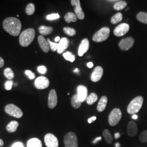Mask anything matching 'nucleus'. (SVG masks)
Masks as SVG:
<instances>
[{"instance_id":"obj_1","label":"nucleus","mask_w":147,"mask_h":147,"mask_svg":"<svg viewBox=\"0 0 147 147\" xmlns=\"http://www.w3.org/2000/svg\"><path fill=\"white\" fill-rule=\"evenodd\" d=\"M21 27V21L16 18L9 17L3 21L4 30L9 34L14 37H16L20 34Z\"/></svg>"},{"instance_id":"obj_2","label":"nucleus","mask_w":147,"mask_h":147,"mask_svg":"<svg viewBox=\"0 0 147 147\" xmlns=\"http://www.w3.org/2000/svg\"><path fill=\"white\" fill-rule=\"evenodd\" d=\"M36 35L35 30L33 28H28L21 32L19 37V43L23 47L29 46L34 39Z\"/></svg>"},{"instance_id":"obj_3","label":"nucleus","mask_w":147,"mask_h":147,"mask_svg":"<svg viewBox=\"0 0 147 147\" xmlns=\"http://www.w3.org/2000/svg\"><path fill=\"white\" fill-rule=\"evenodd\" d=\"M143 103V98L139 96L134 98L128 105L127 111L129 114L134 115L139 112L142 107Z\"/></svg>"},{"instance_id":"obj_4","label":"nucleus","mask_w":147,"mask_h":147,"mask_svg":"<svg viewBox=\"0 0 147 147\" xmlns=\"http://www.w3.org/2000/svg\"><path fill=\"white\" fill-rule=\"evenodd\" d=\"M110 30L109 27H103L96 32L92 37L95 42H102L106 40L110 36Z\"/></svg>"},{"instance_id":"obj_5","label":"nucleus","mask_w":147,"mask_h":147,"mask_svg":"<svg viewBox=\"0 0 147 147\" xmlns=\"http://www.w3.org/2000/svg\"><path fill=\"white\" fill-rule=\"evenodd\" d=\"M65 147H78V140L76 134L73 132H69L64 137Z\"/></svg>"},{"instance_id":"obj_6","label":"nucleus","mask_w":147,"mask_h":147,"mask_svg":"<svg viewBox=\"0 0 147 147\" xmlns=\"http://www.w3.org/2000/svg\"><path fill=\"white\" fill-rule=\"evenodd\" d=\"M5 111L8 115L16 118H20L23 116V112L21 109L12 104L6 105Z\"/></svg>"},{"instance_id":"obj_7","label":"nucleus","mask_w":147,"mask_h":147,"mask_svg":"<svg viewBox=\"0 0 147 147\" xmlns=\"http://www.w3.org/2000/svg\"><path fill=\"white\" fill-rule=\"evenodd\" d=\"M121 112L119 109H114L111 112L109 117V123L111 126H116L118 124L121 118Z\"/></svg>"},{"instance_id":"obj_8","label":"nucleus","mask_w":147,"mask_h":147,"mask_svg":"<svg viewBox=\"0 0 147 147\" xmlns=\"http://www.w3.org/2000/svg\"><path fill=\"white\" fill-rule=\"evenodd\" d=\"M50 85V81L47 78L40 76L36 79L34 81V86L38 89H44L47 88Z\"/></svg>"},{"instance_id":"obj_9","label":"nucleus","mask_w":147,"mask_h":147,"mask_svg":"<svg viewBox=\"0 0 147 147\" xmlns=\"http://www.w3.org/2000/svg\"><path fill=\"white\" fill-rule=\"evenodd\" d=\"M44 141L47 147H58L59 146L57 138L50 133L45 136Z\"/></svg>"},{"instance_id":"obj_10","label":"nucleus","mask_w":147,"mask_h":147,"mask_svg":"<svg viewBox=\"0 0 147 147\" xmlns=\"http://www.w3.org/2000/svg\"><path fill=\"white\" fill-rule=\"evenodd\" d=\"M134 39L132 37H127L121 39L119 42V47L121 50L127 51L132 47L134 44Z\"/></svg>"},{"instance_id":"obj_11","label":"nucleus","mask_w":147,"mask_h":147,"mask_svg":"<svg viewBox=\"0 0 147 147\" xmlns=\"http://www.w3.org/2000/svg\"><path fill=\"white\" fill-rule=\"evenodd\" d=\"M130 26L126 23H123L116 27L113 31L114 34L117 37H121L126 34L129 31Z\"/></svg>"},{"instance_id":"obj_12","label":"nucleus","mask_w":147,"mask_h":147,"mask_svg":"<svg viewBox=\"0 0 147 147\" xmlns=\"http://www.w3.org/2000/svg\"><path fill=\"white\" fill-rule=\"evenodd\" d=\"M57 104V95L55 89L50 90L48 96V106L50 109H54Z\"/></svg>"},{"instance_id":"obj_13","label":"nucleus","mask_w":147,"mask_h":147,"mask_svg":"<svg viewBox=\"0 0 147 147\" xmlns=\"http://www.w3.org/2000/svg\"><path fill=\"white\" fill-rule=\"evenodd\" d=\"M71 3L75 7V13L77 18L80 20H83L84 18V14L81 7L80 1L79 0H71Z\"/></svg>"},{"instance_id":"obj_14","label":"nucleus","mask_w":147,"mask_h":147,"mask_svg":"<svg viewBox=\"0 0 147 147\" xmlns=\"http://www.w3.org/2000/svg\"><path fill=\"white\" fill-rule=\"evenodd\" d=\"M77 95L79 100L82 102L87 99L88 90L86 87L83 85H80L77 88Z\"/></svg>"},{"instance_id":"obj_15","label":"nucleus","mask_w":147,"mask_h":147,"mask_svg":"<svg viewBox=\"0 0 147 147\" xmlns=\"http://www.w3.org/2000/svg\"><path fill=\"white\" fill-rule=\"evenodd\" d=\"M103 72H104V70L100 66L96 67L91 75V77H90L91 80L94 82L99 81L102 76Z\"/></svg>"},{"instance_id":"obj_16","label":"nucleus","mask_w":147,"mask_h":147,"mask_svg":"<svg viewBox=\"0 0 147 147\" xmlns=\"http://www.w3.org/2000/svg\"><path fill=\"white\" fill-rule=\"evenodd\" d=\"M89 40L86 38L83 39L79 46V51H78L79 56L81 57L84 55L85 53H87L89 49Z\"/></svg>"},{"instance_id":"obj_17","label":"nucleus","mask_w":147,"mask_h":147,"mask_svg":"<svg viewBox=\"0 0 147 147\" xmlns=\"http://www.w3.org/2000/svg\"><path fill=\"white\" fill-rule=\"evenodd\" d=\"M69 45V40L67 38L63 37L61 39L59 42L58 43V48H57V53L59 54L63 53L64 50H65Z\"/></svg>"},{"instance_id":"obj_18","label":"nucleus","mask_w":147,"mask_h":147,"mask_svg":"<svg viewBox=\"0 0 147 147\" xmlns=\"http://www.w3.org/2000/svg\"><path fill=\"white\" fill-rule=\"evenodd\" d=\"M38 41L42 51L45 53H49L50 47L47 40L42 36H39L38 38Z\"/></svg>"},{"instance_id":"obj_19","label":"nucleus","mask_w":147,"mask_h":147,"mask_svg":"<svg viewBox=\"0 0 147 147\" xmlns=\"http://www.w3.org/2000/svg\"><path fill=\"white\" fill-rule=\"evenodd\" d=\"M127 132L129 136H135L138 132V128L136 124L134 121H130L127 127Z\"/></svg>"},{"instance_id":"obj_20","label":"nucleus","mask_w":147,"mask_h":147,"mask_svg":"<svg viewBox=\"0 0 147 147\" xmlns=\"http://www.w3.org/2000/svg\"><path fill=\"white\" fill-rule=\"evenodd\" d=\"M107 98L106 96H102L98 102L97 106V110L99 112H102L105 110L107 103Z\"/></svg>"},{"instance_id":"obj_21","label":"nucleus","mask_w":147,"mask_h":147,"mask_svg":"<svg viewBox=\"0 0 147 147\" xmlns=\"http://www.w3.org/2000/svg\"><path fill=\"white\" fill-rule=\"evenodd\" d=\"M27 147H42V143L37 138H32L27 143Z\"/></svg>"},{"instance_id":"obj_22","label":"nucleus","mask_w":147,"mask_h":147,"mask_svg":"<svg viewBox=\"0 0 147 147\" xmlns=\"http://www.w3.org/2000/svg\"><path fill=\"white\" fill-rule=\"evenodd\" d=\"M19 126V123L15 121H11L7 125L6 129L7 131L9 133L14 132L17 130V129Z\"/></svg>"},{"instance_id":"obj_23","label":"nucleus","mask_w":147,"mask_h":147,"mask_svg":"<svg viewBox=\"0 0 147 147\" xmlns=\"http://www.w3.org/2000/svg\"><path fill=\"white\" fill-rule=\"evenodd\" d=\"M53 31L52 27H47L46 26H40L39 27V32L43 36H47L51 34Z\"/></svg>"},{"instance_id":"obj_24","label":"nucleus","mask_w":147,"mask_h":147,"mask_svg":"<svg viewBox=\"0 0 147 147\" xmlns=\"http://www.w3.org/2000/svg\"><path fill=\"white\" fill-rule=\"evenodd\" d=\"M64 20L67 23H70L71 22H76L78 20L76 16L71 12H68L64 16Z\"/></svg>"},{"instance_id":"obj_25","label":"nucleus","mask_w":147,"mask_h":147,"mask_svg":"<svg viewBox=\"0 0 147 147\" xmlns=\"http://www.w3.org/2000/svg\"><path fill=\"white\" fill-rule=\"evenodd\" d=\"M71 103L73 107L75 109H79V107L81 106L82 102L79 100L77 94L74 95L72 96L71 99Z\"/></svg>"},{"instance_id":"obj_26","label":"nucleus","mask_w":147,"mask_h":147,"mask_svg":"<svg viewBox=\"0 0 147 147\" xmlns=\"http://www.w3.org/2000/svg\"><path fill=\"white\" fill-rule=\"evenodd\" d=\"M127 5V3L124 1H118L113 5V8L117 11H121L125 8Z\"/></svg>"},{"instance_id":"obj_27","label":"nucleus","mask_w":147,"mask_h":147,"mask_svg":"<svg viewBox=\"0 0 147 147\" xmlns=\"http://www.w3.org/2000/svg\"><path fill=\"white\" fill-rule=\"evenodd\" d=\"M98 100V95L94 93H92L89 94L86 99V101L88 105H93Z\"/></svg>"},{"instance_id":"obj_28","label":"nucleus","mask_w":147,"mask_h":147,"mask_svg":"<svg viewBox=\"0 0 147 147\" xmlns=\"http://www.w3.org/2000/svg\"><path fill=\"white\" fill-rule=\"evenodd\" d=\"M102 135H103V136L105 138L106 142L109 144H111L112 142H113V137L112 136L110 131L108 130L107 129H105V130L103 131Z\"/></svg>"},{"instance_id":"obj_29","label":"nucleus","mask_w":147,"mask_h":147,"mask_svg":"<svg viewBox=\"0 0 147 147\" xmlns=\"http://www.w3.org/2000/svg\"><path fill=\"white\" fill-rule=\"evenodd\" d=\"M123 19V15L121 13H117L115 15L113 16L111 19V22L112 24H116L121 22Z\"/></svg>"},{"instance_id":"obj_30","label":"nucleus","mask_w":147,"mask_h":147,"mask_svg":"<svg viewBox=\"0 0 147 147\" xmlns=\"http://www.w3.org/2000/svg\"><path fill=\"white\" fill-rule=\"evenodd\" d=\"M3 74H4V75L5 78L7 79H8L9 80H11L14 79V78L15 76L13 71L10 68H5L4 70Z\"/></svg>"},{"instance_id":"obj_31","label":"nucleus","mask_w":147,"mask_h":147,"mask_svg":"<svg viewBox=\"0 0 147 147\" xmlns=\"http://www.w3.org/2000/svg\"><path fill=\"white\" fill-rule=\"evenodd\" d=\"M137 20L142 23L147 24V13L146 12H140L136 16Z\"/></svg>"},{"instance_id":"obj_32","label":"nucleus","mask_w":147,"mask_h":147,"mask_svg":"<svg viewBox=\"0 0 147 147\" xmlns=\"http://www.w3.org/2000/svg\"><path fill=\"white\" fill-rule=\"evenodd\" d=\"M35 5L33 3H29L26 7V13L28 16H31L35 11Z\"/></svg>"},{"instance_id":"obj_33","label":"nucleus","mask_w":147,"mask_h":147,"mask_svg":"<svg viewBox=\"0 0 147 147\" xmlns=\"http://www.w3.org/2000/svg\"><path fill=\"white\" fill-rule=\"evenodd\" d=\"M63 56L64 58H65L67 61H70V62H73L75 59V56L72 54V53L69 51L64 53Z\"/></svg>"},{"instance_id":"obj_34","label":"nucleus","mask_w":147,"mask_h":147,"mask_svg":"<svg viewBox=\"0 0 147 147\" xmlns=\"http://www.w3.org/2000/svg\"><path fill=\"white\" fill-rule=\"evenodd\" d=\"M63 31L69 36H74L76 34V30L74 28L68 27H64L63 28Z\"/></svg>"},{"instance_id":"obj_35","label":"nucleus","mask_w":147,"mask_h":147,"mask_svg":"<svg viewBox=\"0 0 147 147\" xmlns=\"http://www.w3.org/2000/svg\"><path fill=\"white\" fill-rule=\"evenodd\" d=\"M48 43L49 44V47L50 49L52 51H56V50H57V48H58V43L57 42H51L49 38H48L47 39Z\"/></svg>"},{"instance_id":"obj_36","label":"nucleus","mask_w":147,"mask_h":147,"mask_svg":"<svg viewBox=\"0 0 147 147\" xmlns=\"http://www.w3.org/2000/svg\"><path fill=\"white\" fill-rule=\"evenodd\" d=\"M139 140L142 143L147 142V130L142 132L140 135Z\"/></svg>"},{"instance_id":"obj_37","label":"nucleus","mask_w":147,"mask_h":147,"mask_svg":"<svg viewBox=\"0 0 147 147\" xmlns=\"http://www.w3.org/2000/svg\"><path fill=\"white\" fill-rule=\"evenodd\" d=\"M46 18L47 20H54L59 19L60 18V16L58 13H53L47 16Z\"/></svg>"},{"instance_id":"obj_38","label":"nucleus","mask_w":147,"mask_h":147,"mask_svg":"<svg viewBox=\"0 0 147 147\" xmlns=\"http://www.w3.org/2000/svg\"><path fill=\"white\" fill-rule=\"evenodd\" d=\"M25 73L26 74L28 78V79L30 80H33L35 79L36 78V75L35 74L33 73L32 71L30 70H26L25 71Z\"/></svg>"},{"instance_id":"obj_39","label":"nucleus","mask_w":147,"mask_h":147,"mask_svg":"<svg viewBox=\"0 0 147 147\" xmlns=\"http://www.w3.org/2000/svg\"><path fill=\"white\" fill-rule=\"evenodd\" d=\"M13 85V82L11 80H8L5 82V87L7 90H10L12 88Z\"/></svg>"},{"instance_id":"obj_40","label":"nucleus","mask_w":147,"mask_h":147,"mask_svg":"<svg viewBox=\"0 0 147 147\" xmlns=\"http://www.w3.org/2000/svg\"><path fill=\"white\" fill-rule=\"evenodd\" d=\"M37 70L39 73L41 74H45L47 72V68L44 65H40L38 67Z\"/></svg>"},{"instance_id":"obj_41","label":"nucleus","mask_w":147,"mask_h":147,"mask_svg":"<svg viewBox=\"0 0 147 147\" xmlns=\"http://www.w3.org/2000/svg\"><path fill=\"white\" fill-rule=\"evenodd\" d=\"M11 147H24V144H22V143L20 142H17L14 143Z\"/></svg>"},{"instance_id":"obj_42","label":"nucleus","mask_w":147,"mask_h":147,"mask_svg":"<svg viewBox=\"0 0 147 147\" xmlns=\"http://www.w3.org/2000/svg\"><path fill=\"white\" fill-rule=\"evenodd\" d=\"M96 119V117L95 116H93V117L90 118H89V119H88V123L90 124V123H92V122L94 121Z\"/></svg>"},{"instance_id":"obj_43","label":"nucleus","mask_w":147,"mask_h":147,"mask_svg":"<svg viewBox=\"0 0 147 147\" xmlns=\"http://www.w3.org/2000/svg\"><path fill=\"white\" fill-rule=\"evenodd\" d=\"M5 65V61L3 59L0 57V68H2Z\"/></svg>"},{"instance_id":"obj_44","label":"nucleus","mask_w":147,"mask_h":147,"mask_svg":"<svg viewBox=\"0 0 147 147\" xmlns=\"http://www.w3.org/2000/svg\"><path fill=\"white\" fill-rule=\"evenodd\" d=\"M101 139H102L101 137H97V138H96L93 141V143H96V142H98L99 141H100V140H101Z\"/></svg>"},{"instance_id":"obj_45","label":"nucleus","mask_w":147,"mask_h":147,"mask_svg":"<svg viewBox=\"0 0 147 147\" xmlns=\"http://www.w3.org/2000/svg\"><path fill=\"white\" fill-rule=\"evenodd\" d=\"M120 136H121V135H120L119 133H116L115 134V138L116 140H117L118 138H119Z\"/></svg>"},{"instance_id":"obj_46","label":"nucleus","mask_w":147,"mask_h":147,"mask_svg":"<svg viewBox=\"0 0 147 147\" xmlns=\"http://www.w3.org/2000/svg\"><path fill=\"white\" fill-rule=\"evenodd\" d=\"M87 66L89 68H91L93 67V64L92 62H89V63H87Z\"/></svg>"},{"instance_id":"obj_47","label":"nucleus","mask_w":147,"mask_h":147,"mask_svg":"<svg viewBox=\"0 0 147 147\" xmlns=\"http://www.w3.org/2000/svg\"><path fill=\"white\" fill-rule=\"evenodd\" d=\"M60 40H61V39H60V37H58H58H56V38L55 39V41L56 42H59V41H60Z\"/></svg>"},{"instance_id":"obj_48","label":"nucleus","mask_w":147,"mask_h":147,"mask_svg":"<svg viewBox=\"0 0 147 147\" xmlns=\"http://www.w3.org/2000/svg\"><path fill=\"white\" fill-rule=\"evenodd\" d=\"M3 144H4V142L3 141V140L0 139V146L2 147V146H3Z\"/></svg>"},{"instance_id":"obj_49","label":"nucleus","mask_w":147,"mask_h":147,"mask_svg":"<svg viewBox=\"0 0 147 147\" xmlns=\"http://www.w3.org/2000/svg\"><path fill=\"white\" fill-rule=\"evenodd\" d=\"M132 118L134 119H137L138 118V116L136 115H134L133 116H132Z\"/></svg>"},{"instance_id":"obj_50","label":"nucleus","mask_w":147,"mask_h":147,"mask_svg":"<svg viewBox=\"0 0 147 147\" xmlns=\"http://www.w3.org/2000/svg\"><path fill=\"white\" fill-rule=\"evenodd\" d=\"M80 71V70H79V69L76 68L74 70V73H78Z\"/></svg>"},{"instance_id":"obj_51","label":"nucleus","mask_w":147,"mask_h":147,"mask_svg":"<svg viewBox=\"0 0 147 147\" xmlns=\"http://www.w3.org/2000/svg\"><path fill=\"white\" fill-rule=\"evenodd\" d=\"M119 146H120V144H119V143H117L116 144V147H119Z\"/></svg>"}]
</instances>
